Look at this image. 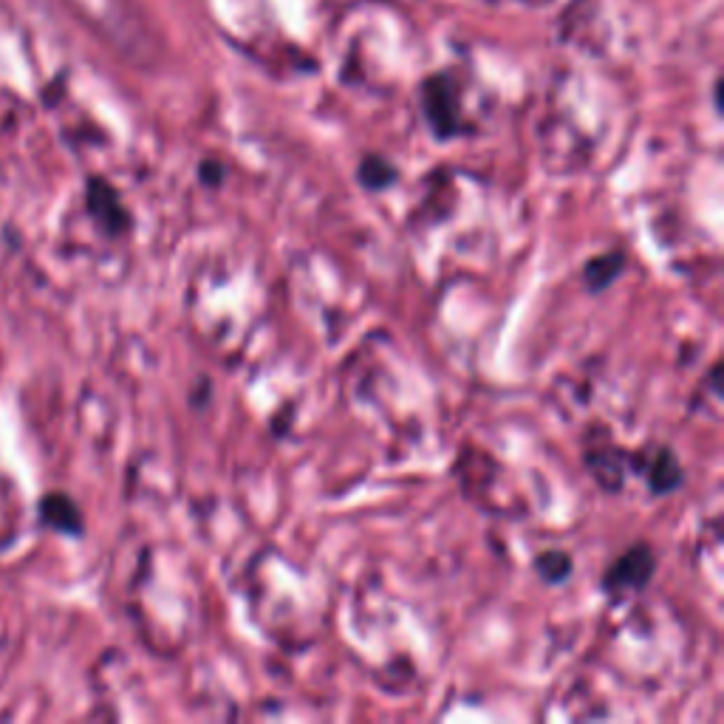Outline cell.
Segmentation results:
<instances>
[{"mask_svg": "<svg viewBox=\"0 0 724 724\" xmlns=\"http://www.w3.org/2000/svg\"><path fill=\"white\" fill-rule=\"evenodd\" d=\"M654 569H657V560H654L651 546H648V543H637V546L626 549V552L606 569V575H603V592L611 594V597L642 592V589L651 583Z\"/></svg>", "mask_w": 724, "mask_h": 724, "instance_id": "cell-1", "label": "cell"}, {"mask_svg": "<svg viewBox=\"0 0 724 724\" xmlns=\"http://www.w3.org/2000/svg\"><path fill=\"white\" fill-rule=\"evenodd\" d=\"M85 204H88V215L97 221V227L108 238H119L131 230V213L122 204V196L105 179H88V190H85Z\"/></svg>", "mask_w": 724, "mask_h": 724, "instance_id": "cell-2", "label": "cell"}, {"mask_svg": "<svg viewBox=\"0 0 724 724\" xmlns=\"http://www.w3.org/2000/svg\"><path fill=\"white\" fill-rule=\"evenodd\" d=\"M422 108L428 116L430 128L439 139H450L461 131L459 122V94L447 77H433L422 88Z\"/></svg>", "mask_w": 724, "mask_h": 724, "instance_id": "cell-3", "label": "cell"}, {"mask_svg": "<svg viewBox=\"0 0 724 724\" xmlns=\"http://www.w3.org/2000/svg\"><path fill=\"white\" fill-rule=\"evenodd\" d=\"M631 464L640 467L645 484L654 495L674 493L676 487L682 484V464H679L671 447H657L651 453H642L637 459H631Z\"/></svg>", "mask_w": 724, "mask_h": 724, "instance_id": "cell-4", "label": "cell"}, {"mask_svg": "<svg viewBox=\"0 0 724 724\" xmlns=\"http://www.w3.org/2000/svg\"><path fill=\"white\" fill-rule=\"evenodd\" d=\"M40 518L43 524L63 535H83V512L77 501L66 493H49L40 501Z\"/></svg>", "mask_w": 724, "mask_h": 724, "instance_id": "cell-5", "label": "cell"}, {"mask_svg": "<svg viewBox=\"0 0 724 724\" xmlns=\"http://www.w3.org/2000/svg\"><path fill=\"white\" fill-rule=\"evenodd\" d=\"M623 269H626V255L617 252V249H609V252H603V255H594L592 261H586V266H583L586 289H589L592 295L606 292L611 283L623 275Z\"/></svg>", "mask_w": 724, "mask_h": 724, "instance_id": "cell-6", "label": "cell"}, {"mask_svg": "<svg viewBox=\"0 0 724 724\" xmlns=\"http://www.w3.org/2000/svg\"><path fill=\"white\" fill-rule=\"evenodd\" d=\"M623 450H592L586 456V467L592 470V476L597 478V484L609 493H617L623 487Z\"/></svg>", "mask_w": 724, "mask_h": 724, "instance_id": "cell-7", "label": "cell"}, {"mask_svg": "<svg viewBox=\"0 0 724 724\" xmlns=\"http://www.w3.org/2000/svg\"><path fill=\"white\" fill-rule=\"evenodd\" d=\"M396 179H399V170H396L394 162H388L385 156H377V153L365 156L360 162V167H357V181H360V187L371 190V193H379V190L391 187Z\"/></svg>", "mask_w": 724, "mask_h": 724, "instance_id": "cell-8", "label": "cell"}, {"mask_svg": "<svg viewBox=\"0 0 724 724\" xmlns=\"http://www.w3.org/2000/svg\"><path fill=\"white\" fill-rule=\"evenodd\" d=\"M535 572H538L546 583H552V586L566 583V580L572 577V558H569L563 549H546L543 555L535 558Z\"/></svg>", "mask_w": 724, "mask_h": 724, "instance_id": "cell-9", "label": "cell"}, {"mask_svg": "<svg viewBox=\"0 0 724 724\" xmlns=\"http://www.w3.org/2000/svg\"><path fill=\"white\" fill-rule=\"evenodd\" d=\"M198 179L207 187H218L224 181V167L218 165V162H204V165L198 167Z\"/></svg>", "mask_w": 724, "mask_h": 724, "instance_id": "cell-10", "label": "cell"}]
</instances>
